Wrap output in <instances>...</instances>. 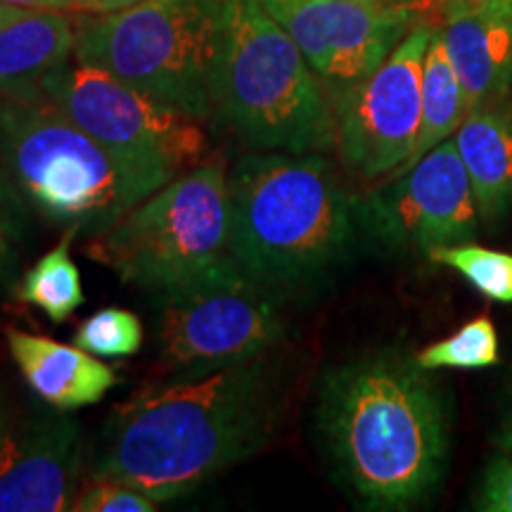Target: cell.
Here are the masks:
<instances>
[{"label": "cell", "mask_w": 512, "mask_h": 512, "mask_svg": "<svg viewBox=\"0 0 512 512\" xmlns=\"http://www.w3.org/2000/svg\"><path fill=\"white\" fill-rule=\"evenodd\" d=\"M223 0H143L76 17L74 57L107 69L166 107L211 117V62Z\"/></svg>", "instance_id": "obj_6"}, {"label": "cell", "mask_w": 512, "mask_h": 512, "mask_svg": "<svg viewBox=\"0 0 512 512\" xmlns=\"http://www.w3.org/2000/svg\"><path fill=\"white\" fill-rule=\"evenodd\" d=\"M41 95L112 150L178 174L192 169L207 150L202 121L74 55L41 81Z\"/></svg>", "instance_id": "obj_9"}, {"label": "cell", "mask_w": 512, "mask_h": 512, "mask_svg": "<svg viewBox=\"0 0 512 512\" xmlns=\"http://www.w3.org/2000/svg\"><path fill=\"white\" fill-rule=\"evenodd\" d=\"M81 230L69 226L62 240L29 268L17 287V299L36 306L53 323H64L86 302L81 285V271L72 259V242Z\"/></svg>", "instance_id": "obj_19"}, {"label": "cell", "mask_w": 512, "mask_h": 512, "mask_svg": "<svg viewBox=\"0 0 512 512\" xmlns=\"http://www.w3.org/2000/svg\"><path fill=\"white\" fill-rule=\"evenodd\" d=\"M79 427L69 418H48L5 439L0 456V512L72 510L79 484Z\"/></svg>", "instance_id": "obj_13"}, {"label": "cell", "mask_w": 512, "mask_h": 512, "mask_svg": "<svg viewBox=\"0 0 512 512\" xmlns=\"http://www.w3.org/2000/svg\"><path fill=\"white\" fill-rule=\"evenodd\" d=\"M209 88L211 110L249 150L306 155L337 145L323 81L259 0H223Z\"/></svg>", "instance_id": "obj_4"}, {"label": "cell", "mask_w": 512, "mask_h": 512, "mask_svg": "<svg viewBox=\"0 0 512 512\" xmlns=\"http://www.w3.org/2000/svg\"><path fill=\"white\" fill-rule=\"evenodd\" d=\"M0 159L43 216L91 238L178 171L121 155L38 98H0Z\"/></svg>", "instance_id": "obj_5"}, {"label": "cell", "mask_w": 512, "mask_h": 512, "mask_svg": "<svg viewBox=\"0 0 512 512\" xmlns=\"http://www.w3.org/2000/svg\"><path fill=\"white\" fill-rule=\"evenodd\" d=\"M15 245H17V219L12 216L8 195L0 185V278L15 266Z\"/></svg>", "instance_id": "obj_25"}, {"label": "cell", "mask_w": 512, "mask_h": 512, "mask_svg": "<svg viewBox=\"0 0 512 512\" xmlns=\"http://www.w3.org/2000/svg\"><path fill=\"white\" fill-rule=\"evenodd\" d=\"M228 171L197 164L95 235L88 256L124 283L169 290L228 259Z\"/></svg>", "instance_id": "obj_7"}, {"label": "cell", "mask_w": 512, "mask_h": 512, "mask_svg": "<svg viewBox=\"0 0 512 512\" xmlns=\"http://www.w3.org/2000/svg\"><path fill=\"white\" fill-rule=\"evenodd\" d=\"M415 361L425 370H484L501 361V344L494 320L479 316L451 337L434 342L415 354Z\"/></svg>", "instance_id": "obj_20"}, {"label": "cell", "mask_w": 512, "mask_h": 512, "mask_svg": "<svg viewBox=\"0 0 512 512\" xmlns=\"http://www.w3.org/2000/svg\"><path fill=\"white\" fill-rule=\"evenodd\" d=\"M444 46L456 69L467 112L505 102L512 91V15L446 0L441 27Z\"/></svg>", "instance_id": "obj_14"}, {"label": "cell", "mask_w": 512, "mask_h": 512, "mask_svg": "<svg viewBox=\"0 0 512 512\" xmlns=\"http://www.w3.org/2000/svg\"><path fill=\"white\" fill-rule=\"evenodd\" d=\"M143 3V0H74V10L83 15H107V12H119L133 5Z\"/></svg>", "instance_id": "obj_28"}, {"label": "cell", "mask_w": 512, "mask_h": 512, "mask_svg": "<svg viewBox=\"0 0 512 512\" xmlns=\"http://www.w3.org/2000/svg\"><path fill=\"white\" fill-rule=\"evenodd\" d=\"M430 261L453 268L484 299L512 304V254L479 247L475 242L434 249Z\"/></svg>", "instance_id": "obj_21"}, {"label": "cell", "mask_w": 512, "mask_h": 512, "mask_svg": "<svg viewBox=\"0 0 512 512\" xmlns=\"http://www.w3.org/2000/svg\"><path fill=\"white\" fill-rule=\"evenodd\" d=\"M8 349L24 382L55 411H79L102 401L119 384V375L98 356L50 337L8 330Z\"/></svg>", "instance_id": "obj_15"}, {"label": "cell", "mask_w": 512, "mask_h": 512, "mask_svg": "<svg viewBox=\"0 0 512 512\" xmlns=\"http://www.w3.org/2000/svg\"><path fill=\"white\" fill-rule=\"evenodd\" d=\"M467 117L465 95L460 88L458 74L448 60L444 36L441 27H434L430 46H427L425 62H422V117H420V133L415 140V150L411 159L401 166H408L425 157L427 152L453 138L458 126ZM399 169V171H401Z\"/></svg>", "instance_id": "obj_18"}, {"label": "cell", "mask_w": 512, "mask_h": 512, "mask_svg": "<svg viewBox=\"0 0 512 512\" xmlns=\"http://www.w3.org/2000/svg\"><path fill=\"white\" fill-rule=\"evenodd\" d=\"M159 503L131 484L112 477H95L76 491L72 512H155Z\"/></svg>", "instance_id": "obj_23"}, {"label": "cell", "mask_w": 512, "mask_h": 512, "mask_svg": "<svg viewBox=\"0 0 512 512\" xmlns=\"http://www.w3.org/2000/svg\"><path fill=\"white\" fill-rule=\"evenodd\" d=\"M157 294V351L178 373L264 356L285 335L280 294L242 273L230 256Z\"/></svg>", "instance_id": "obj_8"}, {"label": "cell", "mask_w": 512, "mask_h": 512, "mask_svg": "<svg viewBox=\"0 0 512 512\" xmlns=\"http://www.w3.org/2000/svg\"><path fill=\"white\" fill-rule=\"evenodd\" d=\"M228 256L275 294L335 273L356 238V207L320 152H249L228 174Z\"/></svg>", "instance_id": "obj_3"}, {"label": "cell", "mask_w": 512, "mask_h": 512, "mask_svg": "<svg viewBox=\"0 0 512 512\" xmlns=\"http://www.w3.org/2000/svg\"><path fill=\"white\" fill-rule=\"evenodd\" d=\"M475 510L512 512V451H498L484 467Z\"/></svg>", "instance_id": "obj_24"}, {"label": "cell", "mask_w": 512, "mask_h": 512, "mask_svg": "<svg viewBox=\"0 0 512 512\" xmlns=\"http://www.w3.org/2000/svg\"><path fill=\"white\" fill-rule=\"evenodd\" d=\"M494 444L498 451H512V375L508 377L503 389L501 413H498Z\"/></svg>", "instance_id": "obj_26"}, {"label": "cell", "mask_w": 512, "mask_h": 512, "mask_svg": "<svg viewBox=\"0 0 512 512\" xmlns=\"http://www.w3.org/2000/svg\"><path fill=\"white\" fill-rule=\"evenodd\" d=\"M358 214L387 247L427 259L434 249L475 242L477 202L456 140L448 138L408 169L394 171Z\"/></svg>", "instance_id": "obj_11"}, {"label": "cell", "mask_w": 512, "mask_h": 512, "mask_svg": "<svg viewBox=\"0 0 512 512\" xmlns=\"http://www.w3.org/2000/svg\"><path fill=\"white\" fill-rule=\"evenodd\" d=\"M5 439H8V420H5V406L3 401H0V456H3Z\"/></svg>", "instance_id": "obj_30"}, {"label": "cell", "mask_w": 512, "mask_h": 512, "mask_svg": "<svg viewBox=\"0 0 512 512\" xmlns=\"http://www.w3.org/2000/svg\"><path fill=\"white\" fill-rule=\"evenodd\" d=\"M432 31L430 24H413L373 74L330 100L339 159L354 176L375 181L411 159L422 117V62Z\"/></svg>", "instance_id": "obj_10"}, {"label": "cell", "mask_w": 512, "mask_h": 512, "mask_svg": "<svg viewBox=\"0 0 512 512\" xmlns=\"http://www.w3.org/2000/svg\"><path fill=\"white\" fill-rule=\"evenodd\" d=\"M453 140L470 176L479 223L498 228L512 216V105L505 100L467 112Z\"/></svg>", "instance_id": "obj_16"}, {"label": "cell", "mask_w": 512, "mask_h": 512, "mask_svg": "<svg viewBox=\"0 0 512 512\" xmlns=\"http://www.w3.org/2000/svg\"><path fill=\"white\" fill-rule=\"evenodd\" d=\"M0 5L29 12H72L74 0H0Z\"/></svg>", "instance_id": "obj_27"}, {"label": "cell", "mask_w": 512, "mask_h": 512, "mask_svg": "<svg viewBox=\"0 0 512 512\" xmlns=\"http://www.w3.org/2000/svg\"><path fill=\"white\" fill-rule=\"evenodd\" d=\"M373 3H415V0H373Z\"/></svg>", "instance_id": "obj_32"}, {"label": "cell", "mask_w": 512, "mask_h": 512, "mask_svg": "<svg viewBox=\"0 0 512 512\" xmlns=\"http://www.w3.org/2000/svg\"><path fill=\"white\" fill-rule=\"evenodd\" d=\"M76 17L22 12L0 24V98H38L41 81L74 55Z\"/></svg>", "instance_id": "obj_17"}, {"label": "cell", "mask_w": 512, "mask_h": 512, "mask_svg": "<svg viewBox=\"0 0 512 512\" xmlns=\"http://www.w3.org/2000/svg\"><path fill=\"white\" fill-rule=\"evenodd\" d=\"M145 328L136 313L107 306L88 316L74 332V344L98 358L136 356L143 347Z\"/></svg>", "instance_id": "obj_22"}, {"label": "cell", "mask_w": 512, "mask_h": 512, "mask_svg": "<svg viewBox=\"0 0 512 512\" xmlns=\"http://www.w3.org/2000/svg\"><path fill=\"white\" fill-rule=\"evenodd\" d=\"M323 81L330 100L373 74L415 24L413 3L259 0Z\"/></svg>", "instance_id": "obj_12"}, {"label": "cell", "mask_w": 512, "mask_h": 512, "mask_svg": "<svg viewBox=\"0 0 512 512\" xmlns=\"http://www.w3.org/2000/svg\"><path fill=\"white\" fill-rule=\"evenodd\" d=\"M472 5L477 8H486V10H496V12H505V15H512V0H470Z\"/></svg>", "instance_id": "obj_29"}, {"label": "cell", "mask_w": 512, "mask_h": 512, "mask_svg": "<svg viewBox=\"0 0 512 512\" xmlns=\"http://www.w3.org/2000/svg\"><path fill=\"white\" fill-rule=\"evenodd\" d=\"M22 12H29V10H15V8H5V5H0V24L8 22V19L22 15Z\"/></svg>", "instance_id": "obj_31"}, {"label": "cell", "mask_w": 512, "mask_h": 512, "mask_svg": "<svg viewBox=\"0 0 512 512\" xmlns=\"http://www.w3.org/2000/svg\"><path fill=\"white\" fill-rule=\"evenodd\" d=\"M278 408V373L266 354L145 384L107 422L93 475L174 501L259 453Z\"/></svg>", "instance_id": "obj_1"}, {"label": "cell", "mask_w": 512, "mask_h": 512, "mask_svg": "<svg viewBox=\"0 0 512 512\" xmlns=\"http://www.w3.org/2000/svg\"><path fill=\"white\" fill-rule=\"evenodd\" d=\"M318 427L339 479L368 510L415 508L446 472V392L432 370L399 349L332 368L320 387Z\"/></svg>", "instance_id": "obj_2"}]
</instances>
